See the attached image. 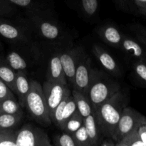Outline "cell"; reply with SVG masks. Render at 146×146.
Wrapping results in <instances>:
<instances>
[{
	"instance_id": "obj_29",
	"label": "cell",
	"mask_w": 146,
	"mask_h": 146,
	"mask_svg": "<svg viewBox=\"0 0 146 146\" xmlns=\"http://www.w3.org/2000/svg\"><path fill=\"white\" fill-rule=\"evenodd\" d=\"M0 146H17L16 131H0Z\"/></svg>"
},
{
	"instance_id": "obj_18",
	"label": "cell",
	"mask_w": 146,
	"mask_h": 146,
	"mask_svg": "<svg viewBox=\"0 0 146 146\" xmlns=\"http://www.w3.org/2000/svg\"><path fill=\"white\" fill-rule=\"evenodd\" d=\"M21 114H0V131H13L21 123Z\"/></svg>"
},
{
	"instance_id": "obj_27",
	"label": "cell",
	"mask_w": 146,
	"mask_h": 146,
	"mask_svg": "<svg viewBox=\"0 0 146 146\" xmlns=\"http://www.w3.org/2000/svg\"><path fill=\"white\" fill-rule=\"evenodd\" d=\"M133 68L137 79L143 85L146 86V62L141 61H135L133 66Z\"/></svg>"
},
{
	"instance_id": "obj_14",
	"label": "cell",
	"mask_w": 146,
	"mask_h": 146,
	"mask_svg": "<svg viewBox=\"0 0 146 146\" xmlns=\"http://www.w3.org/2000/svg\"><path fill=\"white\" fill-rule=\"evenodd\" d=\"M97 33L101 39L108 45L120 48L123 34L118 28L112 25H106L98 28Z\"/></svg>"
},
{
	"instance_id": "obj_26",
	"label": "cell",
	"mask_w": 146,
	"mask_h": 146,
	"mask_svg": "<svg viewBox=\"0 0 146 146\" xmlns=\"http://www.w3.org/2000/svg\"><path fill=\"white\" fill-rule=\"evenodd\" d=\"M53 145L56 146H76L72 134L65 132L56 135L53 139Z\"/></svg>"
},
{
	"instance_id": "obj_22",
	"label": "cell",
	"mask_w": 146,
	"mask_h": 146,
	"mask_svg": "<svg viewBox=\"0 0 146 146\" xmlns=\"http://www.w3.org/2000/svg\"><path fill=\"white\" fill-rule=\"evenodd\" d=\"M84 119L78 110L68 118L62 128L63 131L73 134L84 124Z\"/></svg>"
},
{
	"instance_id": "obj_15",
	"label": "cell",
	"mask_w": 146,
	"mask_h": 146,
	"mask_svg": "<svg viewBox=\"0 0 146 146\" xmlns=\"http://www.w3.org/2000/svg\"><path fill=\"white\" fill-rule=\"evenodd\" d=\"M31 81H29L24 71H17L15 79L14 94L18 96L19 102L21 107H25L26 98L30 91Z\"/></svg>"
},
{
	"instance_id": "obj_35",
	"label": "cell",
	"mask_w": 146,
	"mask_h": 146,
	"mask_svg": "<svg viewBox=\"0 0 146 146\" xmlns=\"http://www.w3.org/2000/svg\"><path fill=\"white\" fill-rule=\"evenodd\" d=\"M114 1L119 6L120 8L125 10L129 9L132 4H134L133 0H114Z\"/></svg>"
},
{
	"instance_id": "obj_23",
	"label": "cell",
	"mask_w": 146,
	"mask_h": 146,
	"mask_svg": "<svg viewBox=\"0 0 146 146\" xmlns=\"http://www.w3.org/2000/svg\"><path fill=\"white\" fill-rule=\"evenodd\" d=\"M115 146H145L138 134V129H135L125 135L122 139L115 143Z\"/></svg>"
},
{
	"instance_id": "obj_2",
	"label": "cell",
	"mask_w": 146,
	"mask_h": 146,
	"mask_svg": "<svg viewBox=\"0 0 146 146\" xmlns=\"http://www.w3.org/2000/svg\"><path fill=\"white\" fill-rule=\"evenodd\" d=\"M121 89L119 83L99 70L91 82L87 94L94 112Z\"/></svg>"
},
{
	"instance_id": "obj_7",
	"label": "cell",
	"mask_w": 146,
	"mask_h": 146,
	"mask_svg": "<svg viewBox=\"0 0 146 146\" xmlns=\"http://www.w3.org/2000/svg\"><path fill=\"white\" fill-rule=\"evenodd\" d=\"M42 89L46 101L50 117H51L56 107L71 91L68 88V84L50 80L44 81L42 85Z\"/></svg>"
},
{
	"instance_id": "obj_17",
	"label": "cell",
	"mask_w": 146,
	"mask_h": 146,
	"mask_svg": "<svg viewBox=\"0 0 146 146\" xmlns=\"http://www.w3.org/2000/svg\"><path fill=\"white\" fill-rule=\"evenodd\" d=\"M71 94L75 101L77 110L82 115L83 118H85L86 117L94 113V110L88 96L75 89H73Z\"/></svg>"
},
{
	"instance_id": "obj_9",
	"label": "cell",
	"mask_w": 146,
	"mask_h": 146,
	"mask_svg": "<svg viewBox=\"0 0 146 146\" xmlns=\"http://www.w3.org/2000/svg\"><path fill=\"white\" fill-rule=\"evenodd\" d=\"M85 53L82 47L76 46L60 54V59L66 77L68 82L71 85L74 82V74L77 66Z\"/></svg>"
},
{
	"instance_id": "obj_31",
	"label": "cell",
	"mask_w": 146,
	"mask_h": 146,
	"mask_svg": "<svg viewBox=\"0 0 146 146\" xmlns=\"http://www.w3.org/2000/svg\"><path fill=\"white\" fill-rule=\"evenodd\" d=\"M8 1L14 6L29 9L31 11L35 9L36 6L35 0H8Z\"/></svg>"
},
{
	"instance_id": "obj_4",
	"label": "cell",
	"mask_w": 146,
	"mask_h": 146,
	"mask_svg": "<svg viewBox=\"0 0 146 146\" xmlns=\"http://www.w3.org/2000/svg\"><path fill=\"white\" fill-rule=\"evenodd\" d=\"M99 70L96 68L92 60L85 53L78 63L74 74L73 89L77 90L87 96L88 88Z\"/></svg>"
},
{
	"instance_id": "obj_3",
	"label": "cell",
	"mask_w": 146,
	"mask_h": 146,
	"mask_svg": "<svg viewBox=\"0 0 146 146\" xmlns=\"http://www.w3.org/2000/svg\"><path fill=\"white\" fill-rule=\"evenodd\" d=\"M25 108L31 118L37 123L44 126L51 125L52 121L43 92L42 86L38 81H31V88L26 98Z\"/></svg>"
},
{
	"instance_id": "obj_12",
	"label": "cell",
	"mask_w": 146,
	"mask_h": 146,
	"mask_svg": "<svg viewBox=\"0 0 146 146\" xmlns=\"http://www.w3.org/2000/svg\"><path fill=\"white\" fill-rule=\"evenodd\" d=\"M92 51L94 56L103 67L111 75L119 76L121 75L120 67L118 66L113 57L99 45L94 44L92 47Z\"/></svg>"
},
{
	"instance_id": "obj_33",
	"label": "cell",
	"mask_w": 146,
	"mask_h": 146,
	"mask_svg": "<svg viewBox=\"0 0 146 146\" xmlns=\"http://www.w3.org/2000/svg\"><path fill=\"white\" fill-rule=\"evenodd\" d=\"M135 34V36L146 48V28L143 26H134L132 28Z\"/></svg>"
},
{
	"instance_id": "obj_5",
	"label": "cell",
	"mask_w": 146,
	"mask_h": 146,
	"mask_svg": "<svg viewBox=\"0 0 146 146\" xmlns=\"http://www.w3.org/2000/svg\"><path fill=\"white\" fill-rule=\"evenodd\" d=\"M51 141L45 131L31 123L16 131L17 146H51Z\"/></svg>"
},
{
	"instance_id": "obj_11",
	"label": "cell",
	"mask_w": 146,
	"mask_h": 146,
	"mask_svg": "<svg viewBox=\"0 0 146 146\" xmlns=\"http://www.w3.org/2000/svg\"><path fill=\"white\" fill-rule=\"evenodd\" d=\"M0 36L12 41L26 42L29 40L24 29L2 19H0Z\"/></svg>"
},
{
	"instance_id": "obj_20",
	"label": "cell",
	"mask_w": 146,
	"mask_h": 146,
	"mask_svg": "<svg viewBox=\"0 0 146 146\" xmlns=\"http://www.w3.org/2000/svg\"><path fill=\"white\" fill-rule=\"evenodd\" d=\"M22 107L16 97L6 98L0 102V114H21Z\"/></svg>"
},
{
	"instance_id": "obj_6",
	"label": "cell",
	"mask_w": 146,
	"mask_h": 146,
	"mask_svg": "<svg viewBox=\"0 0 146 146\" xmlns=\"http://www.w3.org/2000/svg\"><path fill=\"white\" fill-rule=\"evenodd\" d=\"M146 121V117L131 107L126 106L123 109L121 118L115 129L113 140L115 143L121 141L125 135L129 133Z\"/></svg>"
},
{
	"instance_id": "obj_24",
	"label": "cell",
	"mask_w": 146,
	"mask_h": 146,
	"mask_svg": "<svg viewBox=\"0 0 146 146\" xmlns=\"http://www.w3.org/2000/svg\"><path fill=\"white\" fill-rule=\"evenodd\" d=\"M77 111V107L76 105L75 101L74 99L72 94L69 96L67 102L64 106L63 110L62 115H61V130H62L64 124L66 122L67 120Z\"/></svg>"
},
{
	"instance_id": "obj_36",
	"label": "cell",
	"mask_w": 146,
	"mask_h": 146,
	"mask_svg": "<svg viewBox=\"0 0 146 146\" xmlns=\"http://www.w3.org/2000/svg\"><path fill=\"white\" fill-rule=\"evenodd\" d=\"M138 132L141 141H143L145 146H146V121L138 127Z\"/></svg>"
},
{
	"instance_id": "obj_13",
	"label": "cell",
	"mask_w": 146,
	"mask_h": 146,
	"mask_svg": "<svg viewBox=\"0 0 146 146\" xmlns=\"http://www.w3.org/2000/svg\"><path fill=\"white\" fill-rule=\"evenodd\" d=\"M46 80L68 84V81L60 59V54H54L49 58L47 68Z\"/></svg>"
},
{
	"instance_id": "obj_28",
	"label": "cell",
	"mask_w": 146,
	"mask_h": 146,
	"mask_svg": "<svg viewBox=\"0 0 146 146\" xmlns=\"http://www.w3.org/2000/svg\"><path fill=\"white\" fill-rule=\"evenodd\" d=\"M83 11L87 17H93L98 9V0H80Z\"/></svg>"
},
{
	"instance_id": "obj_1",
	"label": "cell",
	"mask_w": 146,
	"mask_h": 146,
	"mask_svg": "<svg viewBox=\"0 0 146 146\" xmlns=\"http://www.w3.org/2000/svg\"><path fill=\"white\" fill-rule=\"evenodd\" d=\"M128 94L121 89L94 111L103 137L113 140L123 109L128 106Z\"/></svg>"
},
{
	"instance_id": "obj_32",
	"label": "cell",
	"mask_w": 146,
	"mask_h": 146,
	"mask_svg": "<svg viewBox=\"0 0 146 146\" xmlns=\"http://www.w3.org/2000/svg\"><path fill=\"white\" fill-rule=\"evenodd\" d=\"M11 97H15L14 92L4 81L0 79V102Z\"/></svg>"
},
{
	"instance_id": "obj_10",
	"label": "cell",
	"mask_w": 146,
	"mask_h": 146,
	"mask_svg": "<svg viewBox=\"0 0 146 146\" xmlns=\"http://www.w3.org/2000/svg\"><path fill=\"white\" fill-rule=\"evenodd\" d=\"M119 48L138 61L146 62V48L137 38L123 34Z\"/></svg>"
},
{
	"instance_id": "obj_16",
	"label": "cell",
	"mask_w": 146,
	"mask_h": 146,
	"mask_svg": "<svg viewBox=\"0 0 146 146\" xmlns=\"http://www.w3.org/2000/svg\"><path fill=\"white\" fill-rule=\"evenodd\" d=\"M84 125L89 137L91 146L101 145L103 135L96 119L94 112L84 118Z\"/></svg>"
},
{
	"instance_id": "obj_30",
	"label": "cell",
	"mask_w": 146,
	"mask_h": 146,
	"mask_svg": "<svg viewBox=\"0 0 146 146\" xmlns=\"http://www.w3.org/2000/svg\"><path fill=\"white\" fill-rule=\"evenodd\" d=\"M15 11V7L8 0H0V17H8Z\"/></svg>"
},
{
	"instance_id": "obj_21",
	"label": "cell",
	"mask_w": 146,
	"mask_h": 146,
	"mask_svg": "<svg viewBox=\"0 0 146 146\" xmlns=\"http://www.w3.org/2000/svg\"><path fill=\"white\" fill-rule=\"evenodd\" d=\"M6 63L16 71H24L28 67L27 61L17 51H10L6 58Z\"/></svg>"
},
{
	"instance_id": "obj_25",
	"label": "cell",
	"mask_w": 146,
	"mask_h": 146,
	"mask_svg": "<svg viewBox=\"0 0 146 146\" xmlns=\"http://www.w3.org/2000/svg\"><path fill=\"white\" fill-rule=\"evenodd\" d=\"M72 135L76 146H91L89 137L84 124L75 131Z\"/></svg>"
},
{
	"instance_id": "obj_8",
	"label": "cell",
	"mask_w": 146,
	"mask_h": 146,
	"mask_svg": "<svg viewBox=\"0 0 146 146\" xmlns=\"http://www.w3.org/2000/svg\"><path fill=\"white\" fill-rule=\"evenodd\" d=\"M30 24L37 34L47 40H56L62 34L61 27L54 21L44 18L43 16L33 14L29 16Z\"/></svg>"
},
{
	"instance_id": "obj_19",
	"label": "cell",
	"mask_w": 146,
	"mask_h": 146,
	"mask_svg": "<svg viewBox=\"0 0 146 146\" xmlns=\"http://www.w3.org/2000/svg\"><path fill=\"white\" fill-rule=\"evenodd\" d=\"M17 73V71L10 67L6 63V61L5 62L0 61V79L4 81L13 92L14 91Z\"/></svg>"
},
{
	"instance_id": "obj_37",
	"label": "cell",
	"mask_w": 146,
	"mask_h": 146,
	"mask_svg": "<svg viewBox=\"0 0 146 146\" xmlns=\"http://www.w3.org/2000/svg\"><path fill=\"white\" fill-rule=\"evenodd\" d=\"M101 146H115V141L112 138H106V139L102 140L101 143Z\"/></svg>"
},
{
	"instance_id": "obj_34",
	"label": "cell",
	"mask_w": 146,
	"mask_h": 146,
	"mask_svg": "<svg viewBox=\"0 0 146 146\" xmlns=\"http://www.w3.org/2000/svg\"><path fill=\"white\" fill-rule=\"evenodd\" d=\"M135 7L138 8V11L146 17V0H133Z\"/></svg>"
}]
</instances>
